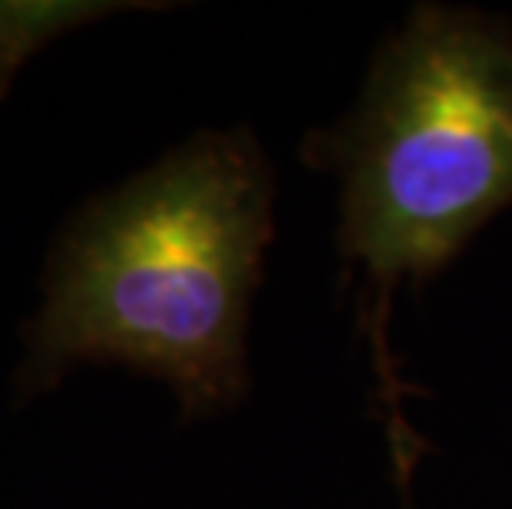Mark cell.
Segmentation results:
<instances>
[{
  "label": "cell",
  "mask_w": 512,
  "mask_h": 509,
  "mask_svg": "<svg viewBox=\"0 0 512 509\" xmlns=\"http://www.w3.org/2000/svg\"><path fill=\"white\" fill-rule=\"evenodd\" d=\"M268 235V176L242 129L195 136L86 202L47 255L17 400L80 364H123L166 381L185 414L228 407Z\"/></svg>",
  "instance_id": "cell-1"
},
{
  "label": "cell",
  "mask_w": 512,
  "mask_h": 509,
  "mask_svg": "<svg viewBox=\"0 0 512 509\" xmlns=\"http://www.w3.org/2000/svg\"><path fill=\"white\" fill-rule=\"evenodd\" d=\"M512 202V43L427 10L370 80L344 192V245L380 288L443 265Z\"/></svg>",
  "instance_id": "cell-2"
},
{
  "label": "cell",
  "mask_w": 512,
  "mask_h": 509,
  "mask_svg": "<svg viewBox=\"0 0 512 509\" xmlns=\"http://www.w3.org/2000/svg\"><path fill=\"white\" fill-rule=\"evenodd\" d=\"M136 4H83V0H0V100L24 63L70 30Z\"/></svg>",
  "instance_id": "cell-3"
}]
</instances>
